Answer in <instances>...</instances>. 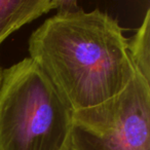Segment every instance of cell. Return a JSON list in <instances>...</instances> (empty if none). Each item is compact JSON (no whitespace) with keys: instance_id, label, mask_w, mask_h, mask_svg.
<instances>
[{"instance_id":"obj_2","label":"cell","mask_w":150,"mask_h":150,"mask_svg":"<svg viewBox=\"0 0 150 150\" xmlns=\"http://www.w3.org/2000/svg\"><path fill=\"white\" fill-rule=\"evenodd\" d=\"M74 111L30 58L3 69L0 150H70Z\"/></svg>"},{"instance_id":"obj_1","label":"cell","mask_w":150,"mask_h":150,"mask_svg":"<svg viewBox=\"0 0 150 150\" xmlns=\"http://www.w3.org/2000/svg\"><path fill=\"white\" fill-rule=\"evenodd\" d=\"M61 8L29 38V54L74 112L98 106L135 77L123 29L111 16Z\"/></svg>"},{"instance_id":"obj_6","label":"cell","mask_w":150,"mask_h":150,"mask_svg":"<svg viewBox=\"0 0 150 150\" xmlns=\"http://www.w3.org/2000/svg\"><path fill=\"white\" fill-rule=\"evenodd\" d=\"M2 73H3V69L0 67V84H1V80H2Z\"/></svg>"},{"instance_id":"obj_5","label":"cell","mask_w":150,"mask_h":150,"mask_svg":"<svg viewBox=\"0 0 150 150\" xmlns=\"http://www.w3.org/2000/svg\"><path fill=\"white\" fill-rule=\"evenodd\" d=\"M127 46L136 71L150 81V8L146 11L139 29L127 39Z\"/></svg>"},{"instance_id":"obj_4","label":"cell","mask_w":150,"mask_h":150,"mask_svg":"<svg viewBox=\"0 0 150 150\" xmlns=\"http://www.w3.org/2000/svg\"><path fill=\"white\" fill-rule=\"evenodd\" d=\"M75 4L64 0H0V45L15 31L42 15Z\"/></svg>"},{"instance_id":"obj_3","label":"cell","mask_w":150,"mask_h":150,"mask_svg":"<svg viewBox=\"0 0 150 150\" xmlns=\"http://www.w3.org/2000/svg\"><path fill=\"white\" fill-rule=\"evenodd\" d=\"M70 150H150V81L137 72L114 98L74 112Z\"/></svg>"}]
</instances>
